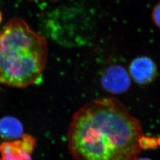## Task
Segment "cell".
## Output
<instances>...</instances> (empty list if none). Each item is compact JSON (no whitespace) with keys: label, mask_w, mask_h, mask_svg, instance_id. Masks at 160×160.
I'll use <instances>...</instances> for the list:
<instances>
[{"label":"cell","mask_w":160,"mask_h":160,"mask_svg":"<svg viewBox=\"0 0 160 160\" xmlns=\"http://www.w3.org/2000/svg\"><path fill=\"white\" fill-rule=\"evenodd\" d=\"M139 120L114 97L99 98L73 114L67 132L75 160H135L141 153Z\"/></svg>","instance_id":"obj_1"},{"label":"cell","mask_w":160,"mask_h":160,"mask_svg":"<svg viewBox=\"0 0 160 160\" xmlns=\"http://www.w3.org/2000/svg\"><path fill=\"white\" fill-rule=\"evenodd\" d=\"M48 55L45 38L23 19L12 18L0 29V84L25 88L36 84Z\"/></svg>","instance_id":"obj_2"},{"label":"cell","mask_w":160,"mask_h":160,"mask_svg":"<svg viewBox=\"0 0 160 160\" xmlns=\"http://www.w3.org/2000/svg\"><path fill=\"white\" fill-rule=\"evenodd\" d=\"M37 146L36 138L24 134L17 140L0 143V160H32V154Z\"/></svg>","instance_id":"obj_3"},{"label":"cell","mask_w":160,"mask_h":160,"mask_svg":"<svg viewBox=\"0 0 160 160\" xmlns=\"http://www.w3.org/2000/svg\"><path fill=\"white\" fill-rule=\"evenodd\" d=\"M100 81L103 88L113 94H123L131 86L129 72L120 65H112L105 69Z\"/></svg>","instance_id":"obj_4"},{"label":"cell","mask_w":160,"mask_h":160,"mask_svg":"<svg viewBox=\"0 0 160 160\" xmlns=\"http://www.w3.org/2000/svg\"><path fill=\"white\" fill-rule=\"evenodd\" d=\"M129 73L138 84L148 85L157 77V67L151 58L140 56L132 61L129 67Z\"/></svg>","instance_id":"obj_5"},{"label":"cell","mask_w":160,"mask_h":160,"mask_svg":"<svg viewBox=\"0 0 160 160\" xmlns=\"http://www.w3.org/2000/svg\"><path fill=\"white\" fill-rule=\"evenodd\" d=\"M24 134L23 124L17 118L5 116L0 118V139L11 141L20 139Z\"/></svg>","instance_id":"obj_6"},{"label":"cell","mask_w":160,"mask_h":160,"mask_svg":"<svg viewBox=\"0 0 160 160\" xmlns=\"http://www.w3.org/2000/svg\"><path fill=\"white\" fill-rule=\"evenodd\" d=\"M157 138L143 135L139 138L138 143L141 149H155L158 147Z\"/></svg>","instance_id":"obj_7"},{"label":"cell","mask_w":160,"mask_h":160,"mask_svg":"<svg viewBox=\"0 0 160 160\" xmlns=\"http://www.w3.org/2000/svg\"><path fill=\"white\" fill-rule=\"evenodd\" d=\"M151 16L155 26L160 29V2L153 7Z\"/></svg>","instance_id":"obj_8"},{"label":"cell","mask_w":160,"mask_h":160,"mask_svg":"<svg viewBox=\"0 0 160 160\" xmlns=\"http://www.w3.org/2000/svg\"><path fill=\"white\" fill-rule=\"evenodd\" d=\"M135 160H152L149 158L147 157H139V158H137Z\"/></svg>","instance_id":"obj_9"},{"label":"cell","mask_w":160,"mask_h":160,"mask_svg":"<svg viewBox=\"0 0 160 160\" xmlns=\"http://www.w3.org/2000/svg\"><path fill=\"white\" fill-rule=\"evenodd\" d=\"M157 143H158V146H160V137L159 138H158L157 139Z\"/></svg>","instance_id":"obj_10"},{"label":"cell","mask_w":160,"mask_h":160,"mask_svg":"<svg viewBox=\"0 0 160 160\" xmlns=\"http://www.w3.org/2000/svg\"><path fill=\"white\" fill-rule=\"evenodd\" d=\"M2 16L1 12H0V23L2 22Z\"/></svg>","instance_id":"obj_11"},{"label":"cell","mask_w":160,"mask_h":160,"mask_svg":"<svg viewBox=\"0 0 160 160\" xmlns=\"http://www.w3.org/2000/svg\"><path fill=\"white\" fill-rule=\"evenodd\" d=\"M30 1H45V0H30ZM48 1H57V0H48Z\"/></svg>","instance_id":"obj_12"}]
</instances>
